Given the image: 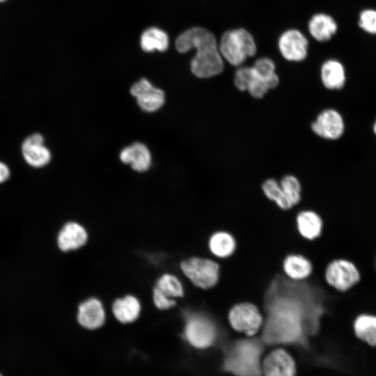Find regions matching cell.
Segmentation results:
<instances>
[{"label": "cell", "instance_id": "cell-32", "mask_svg": "<svg viewBox=\"0 0 376 376\" xmlns=\"http://www.w3.org/2000/svg\"><path fill=\"white\" fill-rule=\"evenodd\" d=\"M154 302L159 309H167L175 305L174 300L166 296L162 291L156 287L153 291Z\"/></svg>", "mask_w": 376, "mask_h": 376}, {"label": "cell", "instance_id": "cell-36", "mask_svg": "<svg viewBox=\"0 0 376 376\" xmlns=\"http://www.w3.org/2000/svg\"><path fill=\"white\" fill-rule=\"evenodd\" d=\"M375 267H376V258H375Z\"/></svg>", "mask_w": 376, "mask_h": 376}, {"label": "cell", "instance_id": "cell-28", "mask_svg": "<svg viewBox=\"0 0 376 376\" xmlns=\"http://www.w3.org/2000/svg\"><path fill=\"white\" fill-rule=\"evenodd\" d=\"M157 287L166 296L182 297L183 288L179 280L171 274H164L157 281Z\"/></svg>", "mask_w": 376, "mask_h": 376}, {"label": "cell", "instance_id": "cell-20", "mask_svg": "<svg viewBox=\"0 0 376 376\" xmlns=\"http://www.w3.org/2000/svg\"><path fill=\"white\" fill-rule=\"evenodd\" d=\"M335 21L325 14H317L312 17L308 23V30L311 36L318 41L329 40L336 31Z\"/></svg>", "mask_w": 376, "mask_h": 376}, {"label": "cell", "instance_id": "cell-31", "mask_svg": "<svg viewBox=\"0 0 376 376\" xmlns=\"http://www.w3.org/2000/svg\"><path fill=\"white\" fill-rule=\"evenodd\" d=\"M359 25L367 32L376 33V11L372 10L363 11L360 16Z\"/></svg>", "mask_w": 376, "mask_h": 376}, {"label": "cell", "instance_id": "cell-3", "mask_svg": "<svg viewBox=\"0 0 376 376\" xmlns=\"http://www.w3.org/2000/svg\"><path fill=\"white\" fill-rule=\"evenodd\" d=\"M263 345L258 339L235 342L226 352L224 368L237 376H260Z\"/></svg>", "mask_w": 376, "mask_h": 376}, {"label": "cell", "instance_id": "cell-18", "mask_svg": "<svg viewBox=\"0 0 376 376\" xmlns=\"http://www.w3.org/2000/svg\"><path fill=\"white\" fill-rule=\"evenodd\" d=\"M297 229L308 240H315L322 233L323 221L320 216L313 211H302L297 217Z\"/></svg>", "mask_w": 376, "mask_h": 376}, {"label": "cell", "instance_id": "cell-8", "mask_svg": "<svg viewBox=\"0 0 376 376\" xmlns=\"http://www.w3.org/2000/svg\"><path fill=\"white\" fill-rule=\"evenodd\" d=\"M228 319L234 329L248 336L255 334L263 322L258 308L247 302L235 305L229 311Z\"/></svg>", "mask_w": 376, "mask_h": 376}, {"label": "cell", "instance_id": "cell-10", "mask_svg": "<svg viewBox=\"0 0 376 376\" xmlns=\"http://www.w3.org/2000/svg\"><path fill=\"white\" fill-rule=\"evenodd\" d=\"M131 94L136 98L138 104L145 111H156L164 102V93L154 87L146 79H141L130 89Z\"/></svg>", "mask_w": 376, "mask_h": 376}, {"label": "cell", "instance_id": "cell-14", "mask_svg": "<svg viewBox=\"0 0 376 376\" xmlns=\"http://www.w3.org/2000/svg\"><path fill=\"white\" fill-rule=\"evenodd\" d=\"M352 331L355 338L367 346L376 348V315L370 313L358 314L353 320Z\"/></svg>", "mask_w": 376, "mask_h": 376}, {"label": "cell", "instance_id": "cell-13", "mask_svg": "<svg viewBox=\"0 0 376 376\" xmlns=\"http://www.w3.org/2000/svg\"><path fill=\"white\" fill-rule=\"evenodd\" d=\"M265 376H295V366L292 357L283 350H276L264 360Z\"/></svg>", "mask_w": 376, "mask_h": 376}, {"label": "cell", "instance_id": "cell-6", "mask_svg": "<svg viewBox=\"0 0 376 376\" xmlns=\"http://www.w3.org/2000/svg\"><path fill=\"white\" fill-rule=\"evenodd\" d=\"M185 336L194 347L203 349L211 345L217 336V329L212 320L200 313L186 316Z\"/></svg>", "mask_w": 376, "mask_h": 376}, {"label": "cell", "instance_id": "cell-2", "mask_svg": "<svg viewBox=\"0 0 376 376\" xmlns=\"http://www.w3.org/2000/svg\"><path fill=\"white\" fill-rule=\"evenodd\" d=\"M180 53L194 48L196 53L191 61V70L200 78H209L224 70L223 58L214 35L202 27H193L181 33L175 41Z\"/></svg>", "mask_w": 376, "mask_h": 376}, {"label": "cell", "instance_id": "cell-12", "mask_svg": "<svg viewBox=\"0 0 376 376\" xmlns=\"http://www.w3.org/2000/svg\"><path fill=\"white\" fill-rule=\"evenodd\" d=\"M308 41L296 29L284 32L279 40V48L282 56L290 61H301L307 55Z\"/></svg>", "mask_w": 376, "mask_h": 376}, {"label": "cell", "instance_id": "cell-9", "mask_svg": "<svg viewBox=\"0 0 376 376\" xmlns=\"http://www.w3.org/2000/svg\"><path fill=\"white\" fill-rule=\"evenodd\" d=\"M21 152L25 162L30 166L40 169L47 166L52 159L50 150L45 144V138L40 133H33L26 137Z\"/></svg>", "mask_w": 376, "mask_h": 376}, {"label": "cell", "instance_id": "cell-21", "mask_svg": "<svg viewBox=\"0 0 376 376\" xmlns=\"http://www.w3.org/2000/svg\"><path fill=\"white\" fill-rule=\"evenodd\" d=\"M140 308L139 301L130 295L117 299L112 306L113 315L123 323L134 322L139 315Z\"/></svg>", "mask_w": 376, "mask_h": 376}, {"label": "cell", "instance_id": "cell-29", "mask_svg": "<svg viewBox=\"0 0 376 376\" xmlns=\"http://www.w3.org/2000/svg\"><path fill=\"white\" fill-rule=\"evenodd\" d=\"M253 75L252 67H240L234 75V84L237 89L242 91H246Z\"/></svg>", "mask_w": 376, "mask_h": 376}, {"label": "cell", "instance_id": "cell-23", "mask_svg": "<svg viewBox=\"0 0 376 376\" xmlns=\"http://www.w3.org/2000/svg\"><path fill=\"white\" fill-rule=\"evenodd\" d=\"M141 46L143 50L147 52L155 50L164 52L169 46L168 36L159 29L150 28L141 35Z\"/></svg>", "mask_w": 376, "mask_h": 376}, {"label": "cell", "instance_id": "cell-15", "mask_svg": "<svg viewBox=\"0 0 376 376\" xmlns=\"http://www.w3.org/2000/svg\"><path fill=\"white\" fill-rule=\"evenodd\" d=\"M77 319L79 324L89 329L100 327L104 322L105 313L100 301L90 299L79 306Z\"/></svg>", "mask_w": 376, "mask_h": 376}, {"label": "cell", "instance_id": "cell-34", "mask_svg": "<svg viewBox=\"0 0 376 376\" xmlns=\"http://www.w3.org/2000/svg\"><path fill=\"white\" fill-rule=\"evenodd\" d=\"M373 130H374L375 134H376V121H375V123L374 124V126H373Z\"/></svg>", "mask_w": 376, "mask_h": 376}, {"label": "cell", "instance_id": "cell-22", "mask_svg": "<svg viewBox=\"0 0 376 376\" xmlns=\"http://www.w3.org/2000/svg\"><path fill=\"white\" fill-rule=\"evenodd\" d=\"M285 274L292 280H301L310 275L313 269L311 262L301 255L290 254L283 262Z\"/></svg>", "mask_w": 376, "mask_h": 376}, {"label": "cell", "instance_id": "cell-1", "mask_svg": "<svg viewBox=\"0 0 376 376\" xmlns=\"http://www.w3.org/2000/svg\"><path fill=\"white\" fill-rule=\"evenodd\" d=\"M263 305L265 343L306 345L308 337L318 332L322 318L329 312V297L317 285L277 274L265 292Z\"/></svg>", "mask_w": 376, "mask_h": 376}, {"label": "cell", "instance_id": "cell-11", "mask_svg": "<svg viewBox=\"0 0 376 376\" xmlns=\"http://www.w3.org/2000/svg\"><path fill=\"white\" fill-rule=\"evenodd\" d=\"M313 132L327 139H337L344 132V122L340 114L334 109L322 111L311 125Z\"/></svg>", "mask_w": 376, "mask_h": 376}, {"label": "cell", "instance_id": "cell-5", "mask_svg": "<svg viewBox=\"0 0 376 376\" xmlns=\"http://www.w3.org/2000/svg\"><path fill=\"white\" fill-rule=\"evenodd\" d=\"M324 278L327 284L334 290L345 292L360 281L361 274L352 260L338 258L329 261L326 266Z\"/></svg>", "mask_w": 376, "mask_h": 376}, {"label": "cell", "instance_id": "cell-35", "mask_svg": "<svg viewBox=\"0 0 376 376\" xmlns=\"http://www.w3.org/2000/svg\"><path fill=\"white\" fill-rule=\"evenodd\" d=\"M6 0H0V2L6 1Z\"/></svg>", "mask_w": 376, "mask_h": 376}, {"label": "cell", "instance_id": "cell-17", "mask_svg": "<svg viewBox=\"0 0 376 376\" xmlns=\"http://www.w3.org/2000/svg\"><path fill=\"white\" fill-rule=\"evenodd\" d=\"M120 160L129 164L139 172L146 171L150 166L151 155L148 148L143 143H135L125 148L120 154Z\"/></svg>", "mask_w": 376, "mask_h": 376}, {"label": "cell", "instance_id": "cell-24", "mask_svg": "<svg viewBox=\"0 0 376 376\" xmlns=\"http://www.w3.org/2000/svg\"><path fill=\"white\" fill-rule=\"evenodd\" d=\"M210 251L215 256L226 258L231 256L235 250L236 243L234 237L228 233L219 231L214 233L209 241Z\"/></svg>", "mask_w": 376, "mask_h": 376}, {"label": "cell", "instance_id": "cell-25", "mask_svg": "<svg viewBox=\"0 0 376 376\" xmlns=\"http://www.w3.org/2000/svg\"><path fill=\"white\" fill-rule=\"evenodd\" d=\"M257 75L265 81L269 89L275 88L279 81L275 72V65L269 58H260L256 61L252 66Z\"/></svg>", "mask_w": 376, "mask_h": 376}, {"label": "cell", "instance_id": "cell-19", "mask_svg": "<svg viewBox=\"0 0 376 376\" xmlns=\"http://www.w3.org/2000/svg\"><path fill=\"white\" fill-rule=\"evenodd\" d=\"M321 79L328 89L341 88L345 81V74L342 64L336 60H329L321 68Z\"/></svg>", "mask_w": 376, "mask_h": 376}, {"label": "cell", "instance_id": "cell-26", "mask_svg": "<svg viewBox=\"0 0 376 376\" xmlns=\"http://www.w3.org/2000/svg\"><path fill=\"white\" fill-rule=\"evenodd\" d=\"M262 188L265 196L283 210H288L292 206L287 200L280 185L274 179L265 181Z\"/></svg>", "mask_w": 376, "mask_h": 376}, {"label": "cell", "instance_id": "cell-33", "mask_svg": "<svg viewBox=\"0 0 376 376\" xmlns=\"http://www.w3.org/2000/svg\"><path fill=\"white\" fill-rule=\"evenodd\" d=\"M10 177L9 166L3 162L0 161V184L6 182Z\"/></svg>", "mask_w": 376, "mask_h": 376}, {"label": "cell", "instance_id": "cell-30", "mask_svg": "<svg viewBox=\"0 0 376 376\" xmlns=\"http://www.w3.org/2000/svg\"><path fill=\"white\" fill-rule=\"evenodd\" d=\"M253 72V77L246 91L253 97L261 98L266 94L268 90H269V88L265 81L257 75L254 69Z\"/></svg>", "mask_w": 376, "mask_h": 376}, {"label": "cell", "instance_id": "cell-7", "mask_svg": "<svg viewBox=\"0 0 376 376\" xmlns=\"http://www.w3.org/2000/svg\"><path fill=\"white\" fill-rule=\"evenodd\" d=\"M180 266L184 274L199 288H212L218 281L219 267L211 260L191 258L182 262Z\"/></svg>", "mask_w": 376, "mask_h": 376}, {"label": "cell", "instance_id": "cell-37", "mask_svg": "<svg viewBox=\"0 0 376 376\" xmlns=\"http://www.w3.org/2000/svg\"><path fill=\"white\" fill-rule=\"evenodd\" d=\"M0 376H2V375L0 374Z\"/></svg>", "mask_w": 376, "mask_h": 376}, {"label": "cell", "instance_id": "cell-4", "mask_svg": "<svg viewBox=\"0 0 376 376\" xmlns=\"http://www.w3.org/2000/svg\"><path fill=\"white\" fill-rule=\"evenodd\" d=\"M218 47L222 58L234 66L240 65L256 52L253 36L242 28L224 33Z\"/></svg>", "mask_w": 376, "mask_h": 376}, {"label": "cell", "instance_id": "cell-27", "mask_svg": "<svg viewBox=\"0 0 376 376\" xmlns=\"http://www.w3.org/2000/svg\"><path fill=\"white\" fill-rule=\"evenodd\" d=\"M279 185L292 206L300 201L301 184L296 177L290 175H285L282 178Z\"/></svg>", "mask_w": 376, "mask_h": 376}, {"label": "cell", "instance_id": "cell-16", "mask_svg": "<svg viewBox=\"0 0 376 376\" xmlns=\"http://www.w3.org/2000/svg\"><path fill=\"white\" fill-rule=\"evenodd\" d=\"M87 240V233L84 227L75 222L64 225L58 233L57 244L63 251L75 250L82 246Z\"/></svg>", "mask_w": 376, "mask_h": 376}]
</instances>
